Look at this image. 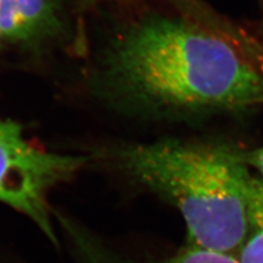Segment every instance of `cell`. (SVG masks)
<instances>
[{
    "label": "cell",
    "mask_w": 263,
    "mask_h": 263,
    "mask_svg": "<svg viewBox=\"0 0 263 263\" xmlns=\"http://www.w3.org/2000/svg\"><path fill=\"white\" fill-rule=\"evenodd\" d=\"M102 87L119 101L176 113L263 104V71L224 40L176 16L148 18L106 53Z\"/></svg>",
    "instance_id": "cell-1"
},
{
    "label": "cell",
    "mask_w": 263,
    "mask_h": 263,
    "mask_svg": "<svg viewBox=\"0 0 263 263\" xmlns=\"http://www.w3.org/2000/svg\"><path fill=\"white\" fill-rule=\"evenodd\" d=\"M120 166L182 216L189 246L236 256L249 226L252 175L232 147L166 139L120 152Z\"/></svg>",
    "instance_id": "cell-2"
},
{
    "label": "cell",
    "mask_w": 263,
    "mask_h": 263,
    "mask_svg": "<svg viewBox=\"0 0 263 263\" xmlns=\"http://www.w3.org/2000/svg\"><path fill=\"white\" fill-rule=\"evenodd\" d=\"M84 161L41 149L24 137L18 123L0 119V203L28 216L52 240L55 235L46 196Z\"/></svg>",
    "instance_id": "cell-3"
},
{
    "label": "cell",
    "mask_w": 263,
    "mask_h": 263,
    "mask_svg": "<svg viewBox=\"0 0 263 263\" xmlns=\"http://www.w3.org/2000/svg\"><path fill=\"white\" fill-rule=\"evenodd\" d=\"M63 18V0H0L4 43L37 47L60 35Z\"/></svg>",
    "instance_id": "cell-4"
},
{
    "label": "cell",
    "mask_w": 263,
    "mask_h": 263,
    "mask_svg": "<svg viewBox=\"0 0 263 263\" xmlns=\"http://www.w3.org/2000/svg\"><path fill=\"white\" fill-rule=\"evenodd\" d=\"M239 263H263V180L252 175L249 192V226L235 256Z\"/></svg>",
    "instance_id": "cell-5"
},
{
    "label": "cell",
    "mask_w": 263,
    "mask_h": 263,
    "mask_svg": "<svg viewBox=\"0 0 263 263\" xmlns=\"http://www.w3.org/2000/svg\"><path fill=\"white\" fill-rule=\"evenodd\" d=\"M164 263H239L235 256L187 246Z\"/></svg>",
    "instance_id": "cell-6"
},
{
    "label": "cell",
    "mask_w": 263,
    "mask_h": 263,
    "mask_svg": "<svg viewBox=\"0 0 263 263\" xmlns=\"http://www.w3.org/2000/svg\"><path fill=\"white\" fill-rule=\"evenodd\" d=\"M233 154L235 157L246 164L249 169L256 170L259 177L263 180V146L252 149H240V148H233Z\"/></svg>",
    "instance_id": "cell-7"
},
{
    "label": "cell",
    "mask_w": 263,
    "mask_h": 263,
    "mask_svg": "<svg viewBox=\"0 0 263 263\" xmlns=\"http://www.w3.org/2000/svg\"><path fill=\"white\" fill-rule=\"evenodd\" d=\"M85 5H98V4H102L105 2H110V0H81Z\"/></svg>",
    "instance_id": "cell-8"
},
{
    "label": "cell",
    "mask_w": 263,
    "mask_h": 263,
    "mask_svg": "<svg viewBox=\"0 0 263 263\" xmlns=\"http://www.w3.org/2000/svg\"><path fill=\"white\" fill-rule=\"evenodd\" d=\"M2 44H4V41L2 37V33H0V46H2Z\"/></svg>",
    "instance_id": "cell-9"
}]
</instances>
